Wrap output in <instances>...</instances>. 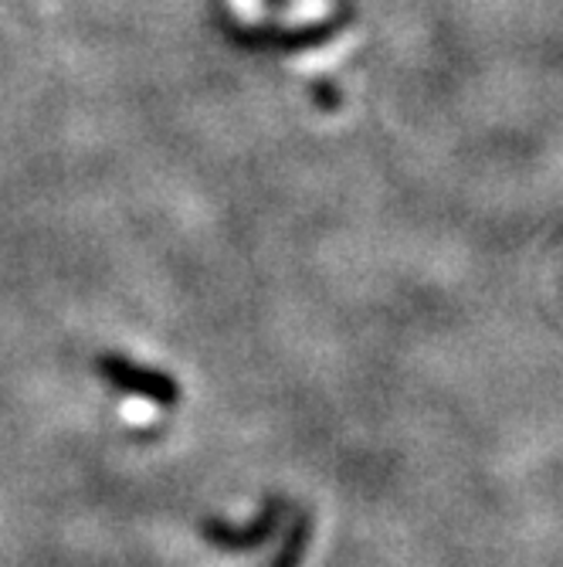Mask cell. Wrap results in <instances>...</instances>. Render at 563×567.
Segmentation results:
<instances>
[{
	"label": "cell",
	"instance_id": "3",
	"mask_svg": "<svg viewBox=\"0 0 563 567\" xmlns=\"http://www.w3.org/2000/svg\"><path fill=\"white\" fill-rule=\"evenodd\" d=\"M340 28V18L336 21H323V24H310V28H254V31H244V28H234L231 38L244 48H279V51H299V48H313V44H323L336 34Z\"/></svg>",
	"mask_w": 563,
	"mask_h": 567
},
{
	"label": "cell",
	"instance_id": "5",
	"mask_svg": "<svg viewBox=\"0 0 563 567\" xmlns=\"http://www.w3.org/2000/svg\"><path fill=\"white\" fill-rule=\"evenodd\" d=\"M310 95L316 99V106L320 110H326V113H333V110H340L343 106V92L333 85V79H313V85H310Z\"/></svg>",
	"mask_w": 563,
	"mask_h": 567
},
{
	"label": "cell",
	"instance_id": "1",
	"mask_svg": "<svg viewBox=\"0 0 563 567\" xmlns=\"http://www.w3.org/2000/svg\"><path fill=\"white\" fill-rule=\"evenodd\" d=\"M95 374L106 381L110 388H116L119 394H129V398H143L157 408H177L184 401V391H180V381L160 368H146L139 360L126 357V353H116V350H106V353H95L92 360Z\"/></svg>",
	"mask_w": 563,
	"mask_h": 567
},
{
	"label": "cell",
	"instance_id": "2",
	"mask_svg": "<svg viewBox=\"0 0 563 567\" xmlns=\"http://www.w3.org/2000/svg\"><path fill=\"white\" fill-rule=\"evenodd\" d=\"M285 517V503L279 496H269L262 503V509L254 513V517L248 524H228L221 517H204L197 520V534L208 540L211 547L218 550H228V554H251V550H259L265 547V540L279 530Z\"/></svg>",
	"mask_w": 563,
	"mask_h": 567
},
{
	"label": "cell",
	"instance_id": "6",
	"mask_svg": "<svg viewBox=\"0 0 563 567\" xmlns=\"http://www.w3.org/2000/svg\"><path fill=\"white\" fill-rule=\"evenodd\" d=\"M262 4H269L272 11H285V8L292 4V0H262Z\"/></svg>",
	"mask_w": 563,
	"mask_h": 567
},
{
	"label": "cell",
	"instance_id": "4",
	"mask_svg": "<svg viewBox=\"0 0 563 567\" xmlns=\"http://www.w3.org/2000/svg\"><path fill=\"white\" fill-rule=\"evenodd\" d=\"M310 537H313V517H310V509L295 506L292 509V520H289V530H285V540L275 550V557L269 560V567H299L302 557H305V547H310Z\"/></svg>",
	"mask_w": 563,
	"mask_h": 567
}]
</instances>
